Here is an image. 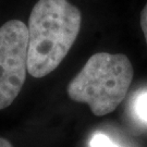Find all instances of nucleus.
<instances>
[{
	"label": "nucleus",
	"mask_w": 147,
	"mask_h": 147,
	"mask_svg": "<svg viewBox=\"0 0 147 147\" xmlns=\"http://www.w3.org/2000/svg\"><path fill=\"white\" fill-rule=\"evenodd\" d=\"M133 80V67L123 53L93 55L69 83V98L87 104L95 116L102 117L117 109L125 98Z\"/></svg>",
	"instance_id": "f03ea898"
},
{
	"label": "nucleus",
	"mask_w": 147,
	"mask_h": 147,
	"mask_svg": "<svg viewBox=\"0 0 147 147\" xmlns=\"http://www.w3.org/2000/svg\"><path fill=\"white\" fill-rule=\"evenodd\" d=\"M90 147H119L117 144L111 141L109 137L105 135V134H95L92 137L90 143H89Z\"/></svg>",
	"instance_id": "20e7f679"
},
{
	"label": "nucleus",
	"mask_w": 147,
	"mask_h": 147,
	"mask_svg": "<svg viewBox=\"0 0 147 147\" xmlns=\"http://www.w3.org/2000/svg\"><path fill=\"white\" fill-rule=\"evenodd\" d=\"M0 147H13L8 140H5L3 137H0Z\"/></svg>",
	"instance_id": "0eeeda50"
},
{
	"label": "nucleus",
	"mask_w": 147,
	"mask_h": 147,
	"mask_svg": "<svg viewBox=\"0 0 147 147\" xmlns=\"http://www.w3.org/2000/svg\"><path fill=\"white\" fill-rule=\"evenodd\" d=\"M81 11L68 0H38L28 19L27 71L40 79L53 72L79 36Z\"/></svg>",
	"instance_id": "f257e3e1"
},
{
	"label": "nucleus",
	"mask_w": 147,
	"mask_h": 147,
	"mask_svg": "<svg viewBox=\"0 0 147 147\" xmlns=\"http://www.w3.org/2000/svg\"><path fill=\"white\" fill-rule=\"evenodd\" d=\"M140 23H141V28H142L143 34L145 36V40H146V44H147V3L145 5V7L143 8L142 12H141Z\"/></svg>",
	"instance_id": "423d86ee"
},
{
	"label": "nucleus",
	"mask_w": 147,
	"mask_h": 147,
	"mask_svg": "<svg viewBox=\"0 0 147 147\" xmlns=\"http://www.w3.org/2000/svg\"><path fill=\"white\" fill-rule=\"evenodd\" d=\"M28 30L20 20L0 27V110L14 101L25 83Z\"/></svg>",
	"instance_id": "7ed1b4c3"
},
{
	"label": "nucleus",
	"mask_w": 147,
	"mask_h": 147,
	"mask_svg": "<svg viewBox=\"0 0 147 147\" xmlns=\"http://www.w3.org/2000/svg\"><path fill=\"white\" fill-rule=\"evenodd\" d=\"M135 111L142 121L147 123V93L142 94L135 101Z\"/></svg>",
	"instance_id": "39448f33"
}]
</instances>
